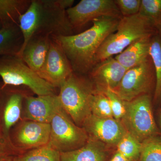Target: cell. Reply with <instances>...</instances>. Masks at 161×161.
<instances>
[{"mask_svg": "<svg viewBox=\"0 0 161 161\" xmlns=\"http://www.w3.org/2000/svg\"><path fill=\"white\" fill-rule=\"evenodd\" d=\"M120 19L102 17L94 20L93 26L80 33L51 37L63 48L73 71L86 75L97 63L98 48L108 36L116 31Z\"/></svg>", "mask_w": 161, "mask_h": 161, "instance_id": "cell-1", "label": "cell"}, {"mask_svg": "<svg viewBox=\"0 0 161 161\" xmlns=\"http://www.w3.org/2000/svg\"><path fill=\"white\" fill-rule=\"evenodd\" d=\"M19 25L23 38L21 49L35 35L70 36L74 31L59 0H31Z\"/></svg>", "mask_w": 161, "mask_h": 161, "instance_id": "cell-2", "label": "cell"}, {"mask_svg": "<svg viewBox=\"0 0 161 161\" xmlns=\"http://www.w3.org/2000/svg\"><path fill=\"white\" fill-rule=\"evenodd\" d=\"M157 33L152 23L139 13L123 17L119 20L116 31L108 36L98 48L96 63L119 54L136 40L152 37Z\"/></svg>", "mask_w": 161, "mask_h": 161, "instance_id": "cell-3", "label": "cell"}, {"mask_svg": "<svg viewBox=\"0 0 161 161\" xmlns=\"http://www.w3.org/2000/svg\"><path fill=\"white\" fill-rule=\"evenodd\" d=\"M59 88L61 106L74 122L82 127L92 114L91 100L95 91L92 80L89 76L73 72Z\"/></svg>", "mask_w": 161, "mask_h": 161, "instance_id": "cell-4", "label": "cell"}, {"mask_svg": "<svg viewBox=\"0 0 161 161\" xmlns=\"http://www.w3.org/2000/svg\"><path fill=\"white\" fill-rule=\"evenodd\" d=\"M0 77L2 87L25 86L37 96L56 94V88L40 78L18 55L0 56Z\"/></svg>", "mask_w": 161, "mask_h": 161, "instance_id": "cell-5", "label": "cell"}, {"mask_svg": "<svg viewBox=\"0 0 161 161\" xmlns=\"http://www.w3.org/2000/svg\"><path fill=\"white\" fill-rule=\"evenodd\" d=\"M152 95L146 94L130 101H125V114L120 122L127 132L142 143L155 136L160 135L153 111Z\"/></svg>", "mask_w": 161, "mask_h": 161, "instance_id": "cell-6", "label": "cell"}, {"mask_svg": "<svg viewBox=\"0 0 161 161\" xmlns=\"http://www.w3.org/2000/svg\"><path fill=\"white\" fill-rule=\"evenodd\" d=\"M50 125L48 144L59 152H69L79 149L88 139L84 129L76 125L62 107L54 116Z\"/></svg>", "mask_w": 161, "mask_h": 161, "instance_id": "cell-7", "label": "cell"}, {"mask_svg": "<svg viewBox=\"0 0 161 161\" xmlns=\"http://www.w3.org/2000/svg\"><path fill=\"white\" fill-rule=\"evenodd\" d=\"M155 70L151 58L128 69L118 86L112 90L123 100L130 101L139 96L154 93Z\"/></svg>", "mask_w": 161, "mask_h": 161, "instance_id": "cell-8", "label": "cell"}, {"mask_svg": "<svg viewBox=\"0 0 161 161\" xmlns=\"http://www.w3.org/2000/svg\"><path fill=\"white\" fill-rule=\"evenodd\" d=\"M66 14L73 30L102 17H123L114 0H81Z\"/></svg>", "mask_w": 161, "mask_h": 161, "instance_id": "cell-9", "label": "cell"}, {"mask_svg": "<svg viewBox=\"0 0 161 161\" xmlns=\"http://www.w3.org/2000/svg\"><path fill=\"white\" fill-rule=\"evenodd\" d=\"M71 65L60 44L50 36L49 50L45 62L37 75L56 88L73 73Z\"/></svg>", "mask_w": 161, "mask_h": 161, "instance_id": "cell-10", "label": "cell"}, {"mask_svg": "<svg viewBox=\"0 0 161 161\" xmlns=\"http://www.w3.org/2000/svg\"><path fill=\"white\" fill-rule=\"evenodd\" d=\"M82 127L88 137L115 148L127 132L120 121L114 118H100L92 114L84 121Z\"/></svg>", "mask_w": 161, "mask_h": 161, "instance_id": "cell-11", "label": "cell"}, {"mask_svg": "<svg viewBox=\"0 0 161 161\" xmlns=\"http://www.w3.org/2000/svg\"><path fill=\"white\" fill-rule=\"evenodd\" d=\"M128 70L115 58L110 57L96 64L89 73L95 90H114L118 86Z\"/></svg>", "mask_w": 161, "mask_h": 161, "instance_id": "cell-12", "label": "cell"}, {"mask_svg": "<svg viewBox=\"0 0 161 161\" xmlns=\"http://www.w3.org/2000/svg\"><path fill=\"white\" fill-rule=\"evenodd\" d=\"M50 124L28 120L23 122L16 133L19 149L31 150L46 146L49 143Z\"/></svg>", "mask_w": 161, "mask_h": 161, "instance_id": "cell-13", "label": "cell"}, {"mask_svg": "<svg viewBox=\"0 0 161 161\" xmlns=\"http://www.w3.org/2000/svg\"><path fill=\"white\" fill-rule=\"evenodd\" d=\"M25 118L29 120L50 124L55 115L62 108L56 94L25 98Z\"/></svg>", "mask_w": 161, "mask_h": 161, "instance_id": "cell-14", "label": "cell"}, {"mask_svg": "<svg viewBox=\"0 0 161 161\" xmlns=\"http://www.w3.org/2000/svg\"><path fill=\"white\" fill-rule=\"evenodd\" d=\"M116 148L92 137L83 146L69 152L60 153V161H110Z\"/></svg>", "mask_w": 161, "mask_h": 161, "instance_id": "cell-15", "label": "cell"}, {"mask_svg": "<svg viewBox=\"0 0 161 161\" xmlns=\"http://www.w3.org/2000/svg\"><path fill=\"white\" fill-rule=\"evenodd\" d=\"M50 36L35 35L31 37L18 55L30 68L37 74L43 67L49 50Z\"/></svg>", "mask_w": 161, "mask_h": 161, "instance_id": "cell-16", "label": "cell"}, {"mask_svg": "<svg viewBox=\"0 0 161 161\" xmlns=\"http://www.w3.org/2000/svg\"><path fill=\"white\" fill-rule=\"evenodd\" d=\"M152 37L136 40L116 55L115 59L128 69L144 63L150 58V43Z\"/></svg>", "mask_w": 161, "mask_h": 161, "instance_id": "cell-17", "label": "cell"}, {"mask_svg": "<svg viewBox=\"0 0 161 161\" xmlns=\"http://www.w3.org/2000/svg\"><path fill=\"white\" fill-rule=\"evenodd\" d=\"M6 92V99L3 122L4 132L7 136L10 128L19 119L23 99L28 95L19 90H11Z\"/></svg>", "mask_w": 161, "mask_h": 161, "instance_id": "cell-18", "label": "cell"}, {"mask_svg": "<svg viewBox=\"0 0 161 161\" xmlns=\"http://www.w3.org/2000/svg\"><path fill=\"white\" fill-rule=\"evenodd\" d=\"M23 43V34L19 24H10L0 28V56L18 55Z\"/></svg>", "mask_w": 161, "mask_h": 161, "instance_id": "cell-19", "label": "cell"}, {"mask_svg": "<svg viewBox=\"0 0 161 161\" xmlns=\"http://www.w3.org/2000/svg\"><path fill=\"white\" fill-rule=\"evenodd\" d=\"M31 0H0V22L2 26L19 24L20 17L26 12Z\"/></svg>", "mask_w": 161, "mask_h": 161, "instance_id": "cell-20", "label": "cell"}, {"mask_svg": "<svg viewBox=\"0 0 161 161\" xmlns=\"http://www.w3.org/2000/svg\"><path fill=\"white\" fill-rule=\"evenodd\" d=\"M150 56L155 70L156 84L153 102L155 106H161V38L157 33L150 40Z\"/></svg>", "mask_w": 161, "mask_h": 161, "instance_id": "cell-21", "label": "cell"}, {"mask_svg": "<svg viewBox=\"0 0 161 161\" xmlns=\"http://www.w3.org/2000/svg\"><path fill=\"white\" fill-rule=\"evenodd\" d=\"M13 161H60V153L48 144L15 156Z\"/></svg>", "mask_w": 161, "mask_h": 161, "instance_id": "cell-22", "label": "cell"}, {"mask_svg": "<svg viewBox=\"0 0 161 161\" xmlns=\"http://www.w3.org/2000/svg\"><path fill=\"white\" fill-rule=\"evenodd\" d=\"M142 143L127 132L116 147V150L128 161H138Z\"/></svg>", "mask_w": 161, "mask_h": 161, "instance_id": "cell-23", "label": "cell"}, {"mask_svg": "<svg viewBox=\"0 0 161 161\" xmlns=\"http://www.w3.org/2000/svg\"><path fill=\"white\" fill-rule=\"evenodd\" d=\"M138 161H161V135L152 136L142 143Z\"/></svg>", "mask_w": 161, "mask_h": 161, "instance_id": "cell-24", "label": "cell"}, {"mask_svg": "<svg viewBox=\"0 0 161 161\" xmlns=\"http://www.w3.org/2000/svg\"><path fill=\"white\" fill-rule=\"evenodd\" d=\"M92 114L100 118H113L109 100L103 92L95 91L91 100Z\"/></svg>", "mask_w": 161, "mask_h": 161, "instance_id": "cell-25", "label": "cell"}, {"mask_svg": "<svg viewBox=\"0 0 161 161\" xmlns=\"http://www.w3.org/2000/svg\"><path fill=\"white\" fill-rule=\"evenodd\" d=\"M139 14L154 27L161 22V0H141Z\"/></svg>", "mask_w": 161, "mask_h": 161, "instance_id": "cell-26", "label": "cell"}, {"mask_svg": "<svg viewBox=\"0 0 161 161\" xmlns=\"http://www.w3.org/2000/svg\"><path fill=\"white\" fill-rule=\"evenodd\" d=\"M101 92L105 94L109 100L113 118L120 121L125 114V101L112 90L107 89Z\"/></svg>", "mask_w": 161, "mask_h": 161, "instance_id": "cell-27", "label": "cell"}, {"mask_svg": "<svg viewBox=\"0 0 161 161\" xmlns=\"http://www.w3.org/2000/svg\"><path fill=\"white\" fill-rule=\"evenodd\" d=\"M123 17H129L139 13L141 0H114Z\"/></svg>", "mask_w": 161, "mask_h": 161, "instance_id": "cell-28", "label": "cell"}, {"mask_svg": "<svg viewBox=\"0 0 161 161\" xmlns=\"http://www.w3.org/2000/svg\"><path fill=\"white\" fill-rule=\"evenodd\" d=\"M0 132V159L8 156H15L23 153Z\"/></svg>", "mask_w": 161, "mask_h": 161, "instance_id": "cell-29", "label": "cell"}, {"mask_svg": "<svg viewBox=\"0 0 161 161\" xmlns=\"http://www.w3.org/2000/svg\"><path fill=\"white\" fill-rule=\"evenodd\" d=\"M110 161H128L120 153L115 150Z\"/></svg>", "mask_w": 161, "mask_h": 161, "instance_id": "cell-30", "label": "cell"}, {"mask_svg": "<svg viewBox=\"0 0 161 161\" xmlns=\"http://www.w3.org/2000/svg\"><path fill=\"white\" fill-rule=\"evenodd\" d=\"M158 128L161 135V108L159 112L158 116Z\"/></svg>", "mask_w": 161, "mask_h": 161, "instance_id": "cell-31", "label": "cell"}, {"mask_svg": "<svg viewBox=\"0 0 161 161\" xmlns=\"http://www.w3.org/2000/svg\"><path fill=\"white\" fill-rule=\"evenodd\" d=\"M156 29L157 31V34L161 38V22L156 26Z\"/></svg>", "mask_w": 161, "mask_h": 161, "instance_id": "cell-32", "label": "cell"}, {"mask_svg": "<svg viewBox=\"0 0 161 161\" xmlns=\"http://www.w3.org/2000/svg\"><path fill=\"white\" fill-rule=\"evenodd\" d=\"M14 156H8L0 159V161H13Z\"/></svg>", "mask_w": 161, "mask_h": 161, "instance_id": "cell-33", "label": "cell"}, {"mask_svg": "<svg viewBox=\"0 0 161 161\" xmlns=\"http://www.w3.org/2000/svg\"><path fill=\"white\" fill-rule=\"evenodd\" d=\"M1 27H2V25H1V22H0V28H1Z\"/></svg>", "mask_w": 161, "mask_h": 161, "instance_id": "cell-34", "label": "cell"}, {"mask_svg": "<svg viewBox=\"0 0 161 161\" xmlns=\"http://www.w3.org/2000/svg\"><path fill=\"white\" fill-rule=\"evenodd\" d=\"M1 87H0V89H1Z\"/></svg>", "mask_w": 161, "mask_h": 161, "instance_id": "cell-35", "label": "cell"}, {"mask_svg": "<svg viewBox=\"0 0 161 161\" xmlns=\"http://www.w3.org/2000/svg\"></svg>", "mask_w": 161, "mask_h": 161, "instance_id": "cell-36", "label": "cell"}]
</instances>
